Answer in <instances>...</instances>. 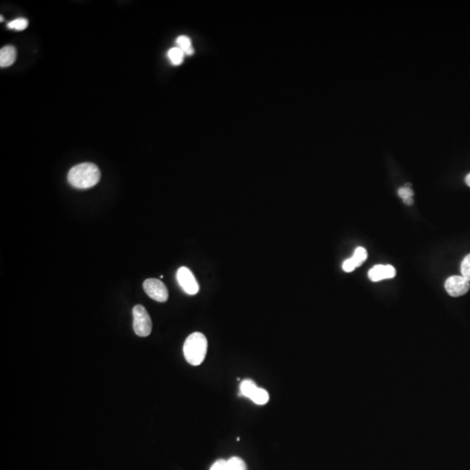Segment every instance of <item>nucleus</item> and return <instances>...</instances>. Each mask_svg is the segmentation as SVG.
<instances>
[{
    "instance_id": "nucleus-1",
    "label": "nucleus",
    "mask_w": 470,
    "mask_h": 470,
    "mask_svg": "<svg viewBox=\"0 0 470 470\" xmlns=\"http://www.w3.org/2000/svg\"><path fill=\"white\" fill-rule=\"evenodd\" d=\"M100 171L92 163L76 165L68 173V182L78 189L91 188L100 180Z\"/></svg>"
},
{
    "instance_id": "nucleus-2",
    "label": "nucleus",
    "mask_w": 470,
    "mask_h": 470,
    "mask_svg": "<svg viewBox=\"0 0 470 470\" xmlns=\"http://www.w3.org/2000/svg\"><path fill=\"white\" fill-rule=\"evenodd\" d=\"M183 351L187 362L193 366L200 365L207 353V340L205 335L199 332L190 335L184 343Z\"/></svg>"
},
{
    "instance_id": "nucleus-3",
    "label": "nucleus",
    "mask_w": 470,
    "mask_h": 470,
    "mask_svg": "<svg viewBox=\"0 0 470 470\" xmlns=\"http://www.w3.org/2000/svg\"><path fill=\"white\" fill-rule=\"evenodd\" d=\"M133 330L140 337H146L151 333V317L144 306L137 305L133 307Z\"/></svg>"
},
{
    "instance_id": "nucleus-4",
    "label": "nucleus",
    "mask_w": 470,
    "mask_h": 470,
    "mask_svg": "<svg viewBox=\"0 0 470 470\" xmlns=\"http://www.w3.org/2000/svg\"><path fill=\"white\" fill-rule=\"evenodd\" d=\"M144 290L152 300L158 302H165L168 299V290L166 285L157 279H147L144 284Z\"/></svg>"
},
{
    "instance_id": "nucleus-5",
    "label": "nucleus",
    "mask_w": 470,
    "mask_h": 470,
    "mask_svg": "<svg viewBox=\"0 0 470 470\" xmlns=\"http://www.w3.org/2000/svg\"><path fill=\"white\" fill-rule=\"evenodd\" d=\"M177 281L186 294L194 295L199 292V284L196 281L194 275L186 267L180 268L177 272Z\"/></svg>"
},
{
    "instance_id": "nucleus-6",
    "label": "nucleus",
    "mask_w": 470,
    "mask_h": 470,
    "mask_svg": "<svg viewBox=\"0 0 470 470\" xmlns=\"http://www.w3.org/2000/svg\"><path fill=\"white\" fill-rule=\"evenodd\" d=\"M445 288L450 296H461L469 290L470 283L463 276L454 275L446 281Z\"/></svg>"
},
{
    "instance_id": "nucleus-7",
    "label": "nucleus",
    "mask_w": 470,
    "mask_h": 470,
    "mask_svg": "<svg viewBox=\"0 0 470 470\" xmlns=\"http://www.w3.org/2000/svg\"><path fill=\"white\" fill-rule=\"evenodd\" d=\"M396 275L395 268L391 265H377L370 269L369 272V277L374 282L385 280V279H392Z\"/></svg>"
},
{
    "instance_id": "nucleus-8",
    "label": "nucleus",
    "mask_w": 470,
    "mask_h": 470,
    "mask_svg": "<svg viewBox=\"0 0 470 470\" xmlns=\"http://www.w3.org/2000/svg\"><path fill=\"white\" fill-rule=\"evenodd\" d=\"M16 48L13 45L4 46L0 50V67L2 68L11 67L16 60Z\"/></svg>"
},
{
    "instance_id": "nucleus-9",
    "label": "nucleus",
    "mask_w": 470,
    "mask_h": 470,
    "mask_svg": "<svg viewBox=\"0 0 470 470\" xmlns=\"http://www.w3.org/2000/svg\"><path fill=\"white\" fill-rule=\"evenodd\" d=\"M257 388H258V386L256 385L255 382L252 381V380H250V379H246V380H244L240 383V395L250 399V397L252 396V394L254 393Z\"/></svg>"
},
{
    "instance_id": "nucleus-10",
    "label": "nucleus",
    "mask_w": 470,
    "mask_h": 470,
    "mask_svg": "<svg viewBox=\"0 0 470 470\" xmlns=\"http://www.w3.org/2000/svg\"><path fill=\"white\" fill-rule=\"evenodd\" d=\"M250 400L258 405H265L269 401V394L264 388L258 387L250 397Z\"/></svg>"
},
{
    "instance_id": "nucleus-11",
    "label": "nucleus",
    "mask_w": 470,
    "mask_h": 470,
    "mask_svg": "<svg viewBox=\"0 0 470 470\" xmlns=\"http://www.w3.org/2000/svg\"><path fill=\"white\" fill-rule=\"evenodd\" d=\"M177 47L180 48L183 51L185 55H192L193 54V48L192 46V42L188 37L186 36H180L177 38Z\"/></svg>"
},
{
    "instance_id": "nucleus-12",
    "label": "nucleus",
    "mask_w": 470,
    "mask_h": 470,
    "mask_svg": "<svg viewBox=\"0 0 470 470\" xmlns=\"http://www.w3.org/2000/svg\"><path fill=\"white\" fill-rule=\"evenodd\" d=\"M168 54L169 60L174 66H180V64L183 62L185 54L182 50H180V48H178L177 46L176 47L172 48L169 50Z\"/></svg>"
},
{
    "instance_id": "nucleus-13",
    "label": "nucleus",
    "mask_w": 470,
    "mask_h": 470,
    "mask_svg": "<svg viewBox=\"0 0 470 470\" xmlns=\"http://www.w3.org/2000/svg\"><path fill=\"white\" fill-rule=\"evenodd\" d=\"M228 470H247L245 461L239 457H232L227 461Z\"/></svg>"
},
{
    "instance_id": "nucleus-14",
    "label": "nucleus",
    "mask_w": 470,
    "mask_h": 470,
    "mask_svg": "<svg viewBox=\"0 0 470 470\" xmlns=\"http://www.w3.org/2000/svg\"><path fill=\"white\" fill-rule=\"evenodd\" d=\"M367 258H368V252H367L366 249L364 247H361V246L357 247L356 250L354 251L353 257H352L353 262H355V264H356L357 268L360 267L363 262L366 260Z\"/></svg>"
},
{
    "instance_id": "nucleus-15",
    "label": "nucleus",
    "mask_w": 470,
    "mask_h": 470,
    "mask_svg": "<svg viewBox=\"0 0 470 470\" xmlns=\"http://www.w3.org/2000/svg\"><path fill=\"white\" fill-rule=\"evenodd\" d=\"M28 26V20L24 18L14 19L13 21L8 23L7 27L15 31H24Z\"/></svg>"
},
{
    "instance_id": "nucleus-16",
    "label": "nucleus",
    "mask_w": 470,
    "mask_h": 470,
    "mask_svg": "<svg viewBox=\"0 0 470 470\" xmlns=\"http://www.w3.org/2000/svg\"><path fill=\"white\" fill-rule=\"evenodd\" d=\"M461 276L470 281V253L466 255L461 265Z\"/></svg>"
},
{
    "instance_id": "nucleus-17",
    "label": "nucleus",
    "mask_w": 470,
    "mask_h": 470,
    "mask_svg": "<svg viewBox=\"0 0 470 470\" xmlns=\"http://www.w3.org/2000/svg\"><path fill=\"white\" fill-rule=\"evenodd\" d=\"M398 194L401 197V199H403L404 201L406 199L412 198L413 195V192L410 189L409 185L407 184V186L401 187V188L398 190Z\"/></svg>"
},
{
    "instance_id": "nucleus-18",
    "label": "nucleus",
    "mask_w": 470,
    "mask_h": 470,
    "mask_svg": "<svg viewBox=\"0 0 470 470\" xmlns=\"http://www.w3.org/2000/svg\"><path fill=\"white\" fill-rule=\"evenodd\" d=\"M356 268V264H355V262H353V259H352V258L346 259V260L343 262V265H342V269H343L345 272H347V273L353 272Z\"/></svg>"
},
{
    "instance_id": "nucleus-19",
    "label": "nucleus",
    "mask_w": 470,
    "mask_h": 470,
    "mask_svg": "<svg viewBox=\"0 0 470 470\" xmlns=\"http://www.w3.org/2000/svg\"><path fill=\"white\" fill-rule=\"evenodd\" d=\"M210 470H228L227 461L221 459V460L215 461V463L212 465Z\"/></svg>"
},
{
    "instance_id": "nucleus-20",
    "label": "nucleus",
    "mask_w": 470,
    "mask_h": 470,
    "mask_svg": "<svg viewBox=\"0 0 470 470\" xmlns=\"http://www.w3.org/2000/svg\"><path fill=\"white\" fill-rule=\"evenodd\" d=\"M404 203H405V204H407V205H411L413 203V199L410 198V199H406V200H404Z\"/></svg>"
},
{
    "instance_id": "nucleus-21",
    "label": "nucleus",
    "mask_w": 470,
    "mask_h": 470,
    "mask_svg": "<svg viewBox=\"0 0 470 470\" xmlns=\"http://www.w3.org/2000/svg\"><path fill=\"white\" fill-rule=\"evenodd\" d=\"M465 181H466V183H467V186H469L470 187V174H467V176H466Z\"/></svg>"
}]
</instances>
